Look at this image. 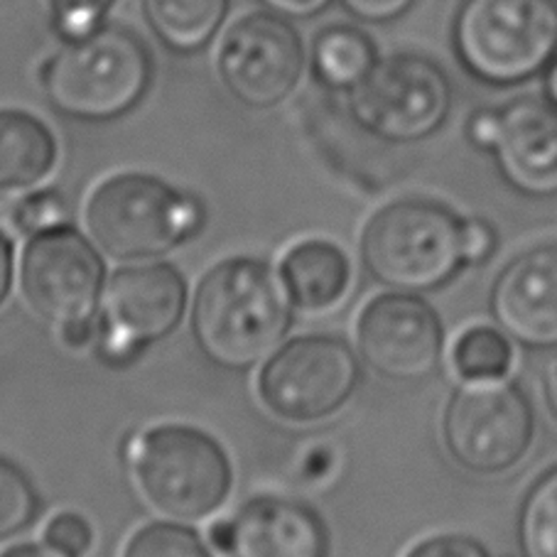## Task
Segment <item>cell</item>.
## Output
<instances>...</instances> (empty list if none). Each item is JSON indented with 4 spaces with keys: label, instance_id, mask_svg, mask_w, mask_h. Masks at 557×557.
Instances as JSON below:
<instances>
[{
    "label": "cell",
    "instance_id": "cell-7",
    "mask_svg": "<svg viewBox=\"0 0 557 557\" xmlns=\"http://www.w3.org/2000/svg\"><path fill=\"white\" fill-rule=\"evenodd\" d=\"M187 277L175 263L123 265L106 281L96 312L94 354L103 367L128 369L185 320Z\"/></svg>",
    "mask_w": 557,
    "mask_h": 557
},
{
    "label": "cell",
    "instance_id": "cell-35",
    "mask_svg": "<svg viewBox=\"0 0 557 557\" xmlns=\"http://www.w3.org/2000/svg\"><path fill=\"white\" fill-rule=\"evenodd\" d=\"M545 403H547V410H550L553 420L557 422V357L553 359L550 367H547L545 373Z\"/></svg>",
    "mask_w": 557,
    "mask_h": 557
},
{
    "label": "cell",
    "instance_id": "cell-9",
    "mask_svg": "<svg viewBox=\"0 0 557 557\" xmlns=\"http://www.w3.org/2000/svg\"><path fill=\"white\" fill-rule=\"evenodd\" d=\"M361 386V357L334 334H302L277 347L256 379L265 410L290 425L337 416Z\"/></svg>",
    "mask_w": 557,
    "mask_h": 557
},
{
    "label": "cell",
    "instance_id": "cell-12",
    "mask_svg": "<svg viewBox=\"0 0 557 557\" xmlns=\"http://www.w3.org/2000/svg\"><path fill=\"white\" fill-rule=\"evenodd\" d=\"M467 140L492 156L496 172L516 195L557 197V106L521 96L498 109H479L467 121Z\"/></svg>",
    "mask_w": 557,
    "mask_h": 557
},
{
    "label": "cell",
    "instance_id": "cell-11",
    "mask_svg": "<svg viewBox=\"0 0 557 557\" xmlns=\"http://www.w3.org/2000/svg\"><path fill=\"white\" fill-rule=\"evenodd\" d=\"M17 277L30 310L57 330L94 322L109 281L99 246L72 224L27 238Z\"/></svg>",
    "mask_w": 557,
    "mask_h": 557
},
{
    "label": "cell",
    "instance_id": "cell-16",
    "mask_svg": "<svg viewBox=\"0 0 557 557\" xmlns=\"http://www.w3.org/2000/svg\"><path fill=\"white\" fill-rule=\"evenodd\" d=\"M232 521V557H330L326 523L297 498L256 496L238 508Z\"/></svg>",
    "mask_w": 557,
    "mask_h": 557
},
{
    "label": "cell",
    "instance_id": "cell-33",
    "mask_svg": "<svg viewBox=\"0 0 557 557\" xmlns=\"http://www.w3.org/2000/svg\"><path fill=\"white\" fill-rule=\"evenodd\" d=\"M209 545L211 550L232 557L234 553V521L232 518H221L209 525Z\"/></svg>",
    "mask_w": 557,
    "mask_h": 557
},
{
    "label": "cell",
    "instance_id": "cell-19",
    "mask_svg": "<svg viewBox=\"0 0 557 557\" xmlns=\"http://www.w3.org/2000/svg\"><path fill=\"white\" fill-rule=\"evenodd\" d=\"M379 52L367 33L351 25H332L312 40L310 66L322 89L351 94L376 70Z\"/></svg>",
    "mask_w": 557,
    "mask_h": 557
},
{
    "label": "cell",
    "instance_id": "cell-24",
    "mask_svg": "<svg viewBox=\"0 0 557 557\" xmlns=\"http://www.w3.org/2000/svg\"><path fill=\"white\" fill-rule=\"evenodd\" d=\"M121 557H214V553L199 531L170 518L140 525L123 545Z\"/></svg>",
    "mask_w": 557,
    "mask_h": 557
},
{
    "label": "cell",
    "instance_id": "cell-31",
    "mask_svg": "<svg viewBox=\"0 0 557 557\" xmlns=\"http://www.w3.org/2000/svg\"><path fill=\"white\" fill-rule=\"evenodd\" d=\"M15 283V246L13 238L0 228V307L8 300Z\"/></svg>",
    "mask_w": 557,
    "mask_h": 557
},
{
    "label": "cell",
    "instance_id": "cell-17",
    "mask_svg": "<svg viewBox=\"0 0 557 557\" xmlns=\"http://www.w3.org/2000/svg\"><path fill=\"white\" fill-rule=\"evenodd\" d=\"M60 140L42 119L0 109V191H27L52 175Z\"/></svg>",
    "mask_w": 557,
    "mask_h": 557
},
{
    "label": "cell",
    "instance_id": "cell-28",
    "mask_svg": "<svg viewBox=\"0 0 557 557\" xmlns=\"http://www.w3.org/2000/svg\"><path fill=\"white\" fill-rule=\"evenodd\" d=\"M406 557H492L486 547L472 535L442 533L410 547Z\"/></svg>",
    "mask_w": 557,
    "mask_h": 557
},
{
    "label": "cell",
    "instance_id": "cell-13",
    "mask_svg": "<svg viewBox=\"0 0 557 557\" xmlns=\"http://www.w3.org/2000/svg\"><path fill=\"white\" fill-rule=\"evenodd\" d=\"M305 50L285 17L256 13L238 21L219 47L216 72L234 99L253 111L281 106L300 84Z\"/></svg>",
    "mask_w": 557,
    "mask_h": 557
},
{
    "label": "cell",
    "instance_id": "cell-27",
    "mask_svg": "<svg viewBox=\"0 0 557 557\" xmlns=\"http://www.w3.org/2000/svg\"><path fill=\"white\" fill-rule=\"evenodd\" d=\"M42 541L66 557H86L94 547V528L82 513L62 511L45 525Z\"/></svg>",
    "mask_w": 557,
    "mask_h": 557
},
{
    "label": "cell",
    "instance_id": "cell-5",
    "mask_svg": "<svg viewBox=\"0 0 557 557\" xmlns=\"http://www.w3.org/2000/svg\"><path fill=\"white\" fill-rule=\"evenodd\" d=\"M42 94L57 113L82 123H111L136 109L152 84V57L140 37L101 25L64 42L40 74Z\"/></svg>",
    "mask_w": 557,
    "mask_h": 557
},
{
    "label": "cell",
    "instance_id": "cell-29",
    "mask_svg": "<svg viewBox=\"0 0 557 557\" xmlns=\"http://www.w3.org/2000/svg\"><path fill=\"white\" fill-rule=\"evenodd\" d=\"M339 3L361 23L386 25L406 15L416 0H339Z\"/></svg>",
    "mask_w": 557,
    "mask_h": 557
},
{
    "label": "cell",
    "instance_id": "cell-30",
    "mask_svg": "<svg viewBox=\"0 0 557 557\" xmlns=\"http://www.w3.org/2000/svg\"><path fill=\"white\" fill-rule=\"evenodd\" d=\"M498 244L496 228L482 216L465 219V256L469 265H482L494 256Z\"/></svg>",
    "mask_w": 557,
    "mask_h": 557
},
{
    "label": "cell",
    "instance_id": "cell-4",
    "mask_svg": "<svg viewBox=\"0 0 557 557\" xmlns=\"http://www.w3.org/2000/svg\"><path fill=\"white\" fill-rule=\"evenodd\" d=\"M123 455L143 498L172 521H207L232 496V457L201 428L156 425L131 435Z\"/></svg>",
    "mask_w": 557,
    "mask_h": 557
},
{
    "label": "cell",
    "instance_id": "cell-23",
    "mask_svg": "<svg viewBox=\"0 0 557 557\" xmlns=\"http://www.w3.org/2000/svg\"><path fill=\"white\" fill-rule=\"evenodd\" d=\"M40 516L42 498L33 476L13 459L0 455V545L30 531Z\"/></svg>",
    "mask_w": 557,
    "mask_h": 557
},
{
    "label": "cell",
    "instance_id": "cell-18",
    "mask_svg": "<svg viewBox=\"0 0 557 557\" xmlns=\"http://www.w3.org/2000/svg\"><path fill=\"white\" fill-rule=\"evenodd\" d=\"M281 275L297 310H332L349 290L351 263L337 244L307 238L285 253Z\"/></svg>",
    "mask_w": 557,
    "mask_h": 557
},
{
    "label": "cell",
    "instance_id": "cell-36",
    "mask_svg": "<svg viewBox=\"0 0 557 557\" xmlns=\"http://www.w3.org/2000/svg\"><path fill=\"white\" fill-rule=\"evenodd\" d=\"M545 99L553 101L557 106V57H555V62L547 66V72H545Z\"/></svg>",
    "mask_w": 557,
    "mask_h": 557
},
{
    "label": "cell",
    "instance_id": "cell-25",
    "mask_svg": "<svg viewBox=\"0 0 557 557\" xmlns=\"http://www.w3.org/2000/svg\"><path fill=\"white\" fill-rule=\"evenodd\" d=\"M70 201L60 189L52 187L27 191L11 207V224L25 238L70 224Z\"/></svg>",
    "mask_w": 557,
    "mask_h": 557
},
{
    "label": "cell",
    "instance_id": "cell-3",
    "mask_svg": "<svg viewBox=\"0 0 557 557\" xmlns=\"http://www.w3.org/2000/svg\"><path fill=\"white\" fill-rule=\"evenodd\" d=\"M84 224L113 261L143 263L195 242L207 224V209L197 195L148 172H119L91 189Z\"/></svg>",
    "mask_w": 557,
    "mask_h": 557
},
{
    "label": "cell",
    "instance_id": "cell-8",
    "mask_svg": "<svg viewBox=\"0 0 557 557\" xmlns=\"http://www.w3.org/2000/svg\"><path fill=\"white\" fill-rule=\"evenodd\" d=\"M535 410L518 383L465 379L442 412V442L453 462L476 476L511 472L531 453Z\"/></svg>",
    "mask_w": 557,
    "mask_h": 557
},
{
    "label": "cell",
    "instance_id": "cell-32",
    "mask_svg": "<svg viewBox=\"0 0 557 557\" xmlns=\"http://www.w3.org/2000/svg\"><path fill=\"white\" fill-rule=\"evenodd\" d=\"M281 17H312L322 13L332 0H261Z\"/></svg>",
    "mask_w": 557,
    "mask_h": 557
},
{
    "label": "cell",
    "instance_id": "cell-15",
    "mask_svg": "<svg viewBox=\"0 0 557 557\" xmlns=\"http://www.w3.org/2000/svg\"><path fill=\"white\" fill-rule=\"evenodd\" d=\"M488 312L521 347L557 349V242L525 248L504 265L488 293Z\"/></svg>",
    "mask_w": 557,
    "mask_h": 557
},
{
    "label": "cell",
    "instance_id": "cell-1",
    "mask_svg": "<svg viewBox=\"0 0 557 557\" xmlns=\"http://www.w3.org/2000/svg\"><path fill=\"white\" fill-rule=\"evenodd\" d=\"M293 310L281 268L256 256H232L199 277L191 297V337L211 363L244 373L281 347Z\"/></svg>",
    "mask_w": 557,
    "mask_h": 557
},
{
    "label": "cell",
    "instance_id": "cell-34",
    "mask_svg": "<svg viewBox=\"0 0 557 557\" xmlns=\"http://www.w3.org/2000/svg\"><path fill=\"white\" fill-rule=\"evenodd\" d=\"M0 557H66L60 550H54L50 543H35V541H25V543H15L8 545L5 550H0Z\"/></svg>",
    "mask_w": 557,
    "mask_h": 557
},
{
    "label": "cell",
    "instance_id": "cell-6",
    "mask_svg": "<svg viewBox=\"0 0 557 557\" xmlns=\"http://www.w3.org/2000/svg\"><path fill=\"white\" fill-rule=\"evenodd\" d=\"M453 47L465 72L486 86L531 82L557 57V0H462Z\"/></svg>",
    "mask_w": 557,
    "mask_h": 557
},
{
    "label": "cell",
    "instance_id": "cell-14",
    "mask_svg": "<svg viewBox=\"0 0 557 557\" xmlns=\"http://www.w3.org/2000/svg\"><path fill=\"white\" fill-rule=\"evenodd\" d=\"M357 351L376 376L412 383L435 373L445 351V326L422 295L388 290L363 307Z\"/></svg>",
    "mask_w": 557,
    "mask_h": 557
},
{
    "label": "cell",
    "instance_id": "cell-26",
    "mask_svg": "<svg viewBox=\"0 0 557 557\" xmlns=\"http://www.w3.org/2000/svg\"><path fill=\"white\" fill-rule=\"evenodd\" d=\"M47 3L52 11L54 30L64 42H72L99 30L116 0H47Z\"/></svg>",
    "mask_w": 557,
    "mask_h": 557
},
{
    "label": "cell",
    "instance_id": "cell-22",
    "mask_svg": "<svg viewBox=\"0 0 557 557\" xmlns=\"http://www.w3.org/2000/svg\"><path fill=\"white\" fill-rule=\"evenodd\" d=\"M453 367L462 379H502L513 367L511 339L498 326H472L455 342Z\"/></svg>",
    "mask_w": 557,
    "mask_h": 557
},
{
    "label": "cell",
    "instance_id": "cell-20",
    "mask_svg": "<svg viewBox=\"0 0 557 557\" xmlns=\"http://www.w3.org/2000/svg\"><path fill=\"white\" fill-rule=\"evenodd\" d=\"M228 0H143V15L158 40L175 54H195L214 40Z\"/></svg>",
    "mask_w": 557,
    "mask_h": 557
},
{
    "label": "cell",
    "instance_id": "cell-21",
    "mask_svg": "<svg viewBox=\"0 0 557 557\" xmlns=\"http://www.w3.org/2000/svg\"><path fill=\"white\" fill-rule=\"evenodd\" d=\"M523 557H557V465L528 488L516 518Z\"/></svg>",
    "mask_w": 557,
    "mask_h": 557
},
{
    "label": "cell",
    "instance_id": "cell-10",
    "mask_svg": "<svg viewBox=\"0 0 557 557\" xmlns=\"http://www.w3.org/2000/svg\"><path fill=\"white\" fill-rule=\"evenodd\" d=\"M455 106V86L442 66L422 54L379 60L357 91L349 116L361 133L386 146H416L445 128Z\"/></svg>",
    "mask_w": 557,
    "mask_h": 557
},
{
    "label": "cell",
    "instance_id": "cell-2",
    "mask_svg": "<svg viewBox=\"0 0 557 557\" xmlns=\"http://www.w3.org/2000/svg\"><path fill=\"white\" fill-rule=\"evenodd\" d=\"M359 256L363 271L386 290L437 293L469 265L465 219L437 199H396L367 221Z\"/></svg>",
    "mask_w": 557,
    "mask_h": 557
}]
</instances>
